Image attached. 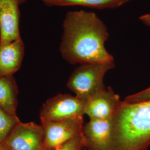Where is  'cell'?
Segmentation results:
<instances>
[{
	"mask_svg": "<svg viewBox=\"0 0 150 150\" xmlns=\"http://www.w3.org/2000/svg\"><path fill=\"white\" fill-rule=\"evenodd\" d=\"M59 46L62 57L71 64H114L105 47L109 33L105 23L95 12L69 11L62 23Z\"/></svg>",
	"mask_w": 150,
	"mask_h": 150,
	"instance_id": "1",
	"label": "cell"
},
{
	"mask_svg": "<svg viewBox=\"0 0 150 150\" xmlns=\"http://www.w3.org/2000/svg\"><path fill=\"white\" fill-rule=\"evenodd\" d=\"M150 101H121L112 118L109 150H149Z\"/></svg>",
	"mask_w": 150,
	"mask_h": 150,
	"instance_id": "2",
	"label": "cell"
},
{
	"mask_svg": "<svg viewBox=\"0 0 150 150\" xmlns=\"http://www.w3.org/2000/svg\"><path fill=\"white\" fill-rule=\"evenodd\" d=\"M115 67V64H81L70 75L67 88L76 96L86 101L97 92L105 88L103 79L106 74Z\"/></svg>",
	"mask_w": 150,
	"mask_h": 150,
	"instance_id": "3",
	"label": "cell"
},
{
	"mask_svg": "<svg viewBox=\"0 0 150 150\" xmlns=\"http://www.w3.org/2000/svg\"><path fill=\"white\" fill-rule=\"evenodd\" d=\"M86 102L78 97L59 93L43 103L40 120L54 121L83 116Z\"/></svg>",
	"mask_w": 150,
	"mask_h": 150,
	"instance_id": "4",
	"label": "cell"
},
{
	"mask_svg": "<svg viewBox=\"0 0 150 150\" xmlns=\"http://www.w3.org/2000/svg\"><path fill=\"white\" fill-rule=\"evenodd\" d=\"M10 150H46L43 127L19 121L2 144Z\"/></svg>",
	"mask_w": 150,
	"mask_h": 150,
	"instance_id": "5",
	"label": "cell"
},
{
	"mask_svg": "<svg viewBox=\"0 0 150 150\" xmlns=\"http://www.w3.org/2000/svg\"><path fill=\"white\" fill-rule=\"evenodd\" d=\"M46 149L56 148L64 142L82 134L83 116L59 121L41 120Z\"/></svg>",
	"mask_w": 150,
	"mask_h": 150,
	"instance_id": "6",
	"label": "cell"
},
{
	"mask_svg": "<svg viewBox=\"0 0 150 150\" xmlns=\"http://www.w3.org/2000/svg\"><path fill=\"white\" fill-rule=\"evenodd\" d=\"M121 101L112 88H105L86 100L85 114L90 120H106L113 117Z\"/></svg>",
	"mask_w": 150,
	"mask_h": 150,
	"instance_id": "7",
	"label": "cell"
},
{
	"mask_svg": "<svg viewBox=\"0 0 150 150\" xmlns=\"http://www.w3.org/2000/svg\"><path fill=\"white\" fill-rule=\"evenodd\" d=\"M19 5L17 0H0V45L21 38Z\"/></svg>",
	"mask_w": 150,
	"mask_h": 150,
	"instance_id": "8",
	"label": "cell"
},
{
	"mask_svg": "<svg viewBox=\"0 0 150 150\" xmlns=\"http://www.w3.org/2000/svg\"><path fill=\"white\" fill-rule=\"evenodd\" d=\"M112 118L90 120L84 125L82 134L87 150H109L112 129Z\"/></svg>",
	"mask_w": 150,
	"mask_h": 150,
	"instance_id": "9",
	"label": "cell"
},
{
	"mask_svg": "<svg viewBox=\"0 0 150 150\" xmlns=\"http://www.w3.org/2000/svg\"><path fill=\"white\" fill-rule=\"evenodd\" d=\"M24 53L21 37L11 43L0 45V76H12L19 70Z\"/></svg>",
	"mask_w": 150,
	"mask_h": 150,
	"instance_id": "10",
	"label": "cell"
},
{
	"mask_svg": "<svg viewBox=\"0 0 150 150\" xmlns=\"http://www.w3.org/2000/svg\"><path fill=\"white\" fill-rule=\"evenodd\" d=\"M18 89L12 76H0V107L12 115L17 116Z\"/></svg>",
	"mask_w": 150,
	"mask_h": 150,
	"instance_id": "11",
	"label": "cell"
},
{
	"mask_svg": "<svg viewBox=\"0 0 150 150\" xmlns=\"http://www.w3.org/2000/svg\"><path fill=\"white\" fill-rule=\"evenodd\" d=\"M48 5L57 6H82L98 9L117 8L126 2L125 0H42Z\"/></svg>",
	"mask_w": 150,
	"mask_h": 150,
	"instance_id": "12",
	"label": "cell"
},
{
	"mask_svg": "<svg viewBox=\"0 0 150 150\" xmlns=\"http://www.w3.org/2000/svg\"><path fill=\"white\" fill-rule=\"evenodd\" d=\"M20 120L0 107V145L5 140L14 126Z\"/></svg>",
	"mask_w": 150,
	"mask_h": 150,
	"instance_id": "13",
	"label": "cell"
},
{
	"mask_svg": "<svg viewBox=\"0 0 150 150\" xmlns=\"http://www.w3.org/2000/svg\"><path fill=\"white\" fill-rule=\"evenodd\" d=\"M86 148L85 139L83 134L64 142L54 150H83Z\"/></svg>",
	"mask_w": 150,
	"mask_h": 150,
	"instance_id": "14",
	"label": "cell"
},
{
	"mask_svg": "<svg viewBox=\"0 0 150 150\" xmlns=\"http://www.w3.org/2000/svg\"><path fill=\"white\" fill-rule=\"evenodd\" d=\"M150 101V87L137 93L126 97L123 100L127 103H138Z\"/></svg>",
	"mask_w": 150,
	"mask_h": 150,
	"instance_id": "15",
	"label": "cell"
},
{
	"mask_svg": "<svg viewBox=\"0 0 150 150\" xmlns=\"http://www.w3.org/2000/svg\"><path fill=\"white\" fill-rule=\"evenodd\" d=\"M139 20L142 22L146 26H150V13L145 14L142 16H140Z\"/></svg>",
	"mask_w": 150,
	"mask_h": 150,
	"instance_id": "16",
	"label": "cell"
},
{
	"mask_svg": "<svg viewBox=\"0 0 150 150\" xmlns=\"http://www.w3.org/2000/svg\"><path fill=\"white\" fill-rule=\"evenodd\" d=\"M17 2H18L19 4H21L24 3L25 2H26L27 0H17Z\"/></svg>",
	"mask_w": 150,
	"mask_h": 150,
	"instance_id": "17",
	"label": "cell"
},
{
	"mask_svg": "<svg viewBox=\"0 0 150 150\" xmlns=\"http://www.w3.org/2000/svg\"><path fill=\"white\" fill-rule=\"evenodd\" d=\"M1 145H2L1 150H10V149H7V147H6L5 146H4L2 144H1Z\"/></svg>",
	"mask_w": 150,
	"mask_h": 150,
	"instance_id": "18",
	"label": "cell"
},
{
	"mask_svg": "<svg viewBox=\"0 0 150 150\" xmlns=\"http://www.w3.org/2000/svg\"><path fill=\"white\" fill-rule=\"evenodd\" d=\"M46 150H54V149H47Z\"/></svg>",
	"mask_w": 150,
	"mask_h": 150,
	"instance_id": "19",
	"label": "cell"
},
{
	"mask_svg": "<svg viewBox=\"0 0 150 150\" xmlns=\"http://www.w3.org/2000/svg\"><path fill=\"white\" fill-rule=\"evenodd\" d=\"M1 147H2V145L1 144V145H0V150H1Z\"/></svg>",
	"mask_w": 150,
	"mask_h": 150,
	"instance_id": "20",
	"label": "cell"
},
{
	"mask_svg": "<svg viewBox=\"0 0 150 150\" xmlns=\"http://www.w3.org/2000/svg\"><path fill=\"white\" fill-rule=\"evenodd\" d=\"M126 1V2H127L128 1H130V0H125Z\"/></svg>",
	"mask_w": 150,
	"mask_h": 150,
	"instance_id": "21",
	"label": "cell"
}]
</instances>
